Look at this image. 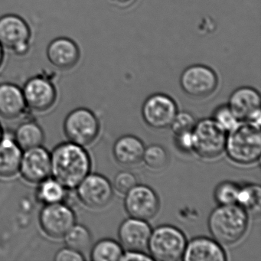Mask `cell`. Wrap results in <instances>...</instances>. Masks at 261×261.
<instances>
[{
    "instance_id": "obj_1",
    "label": "cell",
    "mask_w": 261,
    "mask_h": 261,
    "mask_svg": "<svg viewBox=\"0 0 261 261\" xmlns=\"http://www.w3.org/2000/svg\"><path fill=\"white\" fill-rule=\"evenodd\" d=\"M51 175L68 190L75 189L91 173V158L85 146L70 141L59 143L51 152Z\"/></svg>"
},
{
    "instance_id": "obj_2",
    "label": "cell",
    "mask_w": 261,
    "mask_h": 261,
    "mask_svg": "<svg viewBox=\"0 0 261 261\" xmlns=\"http://www.w3.org/2000/svg\"><path fill=\"white\" fill-rule=\"evenodd\" d=\"M248 224V213L237 204L218 205L207 220L211 234L221 245L230 246L241 241Z\"/></svg>"
},
{
    "instance_id": "obj_3",
    "label": "cell",
    "mask_w": 261,
    "mask_h": 261,
    "mask_svg": "<svg viewBox=\"0 0 261 261\" xmlns=\"http://www.w3.org/2000/svg\"><path fill=\"white\" fill-rule=\"evenodd\" d=\"M224 151L236 164L247 166L259 161L261 155L260 125L240 122L227 132Z\"/></svg>"
},
{
    "instance_id": "obj_4",
    "label": "cell",
    "mask_w": 261,
    "mask_h": 261,
    "mask_svg": "<svg viewBox=\"0 0 261 261\" xmlns=\"http://www.w3.org/2000/svg\"><path fill=\"white\" fill-rule=\"evenodd\" d=\"M187 240L178 227L163 224L152 230L147 249L153 260L177 261L182 259Z\"/></svg>"
},
{
    "instance_id": "obj_5",
    "label": "cell",
    "mask_w": 261,
    "mask_h": 261,
    "mask_svg": "<svg viewBox=\"0 0 261 261\" xmlns=\"http://www.w3.org/2000/svg\"><path fill=\"white\" fill-rule=\"evenodd\" d=\"M33 31L19 15L8 13L0 16V45L15 56H27L32 48Z\"/></svg>"
},
{
    "instance_id": "obj_6",
    "label": "cell",
    "mask_w": 261,
    "mask_h": 261,
    "mask_svg": "<svg viewBox=\"0 0 261 261\" xmlns=\"http://www.w3.org/2000/svg\"><path fill=\"white\" fill-rule=\"evenodd\" d=\"M227 134L212 118L198 120L192 129V152L204 160L217 158L224 152Z\"/></svg>"
},
{
    "instance_id": "obj_7",
    "label": "cell",
    "mask_w": 261,
    "mask_h": 261,
    "mask_svg": "<svg viewBox=\"0 0 261 261\" xmlns=\"http://www.w3.org/2000/svg\"><path fill=\"white\" fill-rule=\"evenodd\" d=\"M64 133L68 141L82 146L92 144L100 134L98 118L92 111L79 108L71 111L65 117Z\"/></svg>"
},
{
    "instance_id": "obj_8",
    "label": "cell",
    "mask_w": 261,
    "mask_h": 261,
    "mask_svg": "<svg viewBox=\"0 0 261 261\" xmlns=\"http://www.w3.org/2000/svg\"><path fill=\"white\" fill-rule=\"evenodd\" d=\"M22 89L27 108L35 112H46L57 101V88L53 77L46 73L30 77Z\"/></svg>"
},
{
    "instance_id": "obj_9",
    "label": "cell",
    "mask_w": 261,
    "mask_h": 261,
    "mask_svg": "<svg viewBox=\"0 0 261 261\" xmlns=\"http://www.w3.org/2000/svg\"><path fill=\"white\" fill-rule=\"evenodd\" d=\"M181 90L193 98H205L212 95L218 86L215 71L204 65H193L181 73L179 80Z\"/></svg>"
},
{
    "instance_id": "obj_10",
    "label": "cell",
    "mask_w": 261,
    "mask_h": 261,
    "mask_svg": "<svg viewBox=\"0 0 261 261\" xmlns=\"http://www.w3.org/2000/svg\"><path fill=\"white\" fill-rule=\"evenodd\" d=\"M75 212L65 202L44 205L39 213L41 229L45 235L53 238H63L76 224Z\"/></svg>"
},
{
    "instance_id": "obj_11",
    "label": "cell",
    "mask_w": 261,
    "mask_h": 261,
    "mask_svg": "<svg viewBox=\"0 0 261 261\" xmlns=\"http://www.w3.org/2000/svg\"><path fill=\"white\" fill-rule=\"evenodd\" d=\"M75 189L79 201L91 209L106 207L114 196L112 183L100 174H88Z\"/></svg>"
},
{
    "instance_id": "obj_12",
    "label": "cell",
    "mask_w": 261,
    "mask_h": 261,
    "mask_svg": "<svg viewBox=\"0 0 261 261\" xmlns=\"http://www.w3.org/2000/svg\"><path fill=\"white\" fill-rule=\"evenodd\" d=\"M178 113L175 100L167 94H152L142 107V117L146 125L155 129L169 127Z\"/></svg>"
},
{
    "instance_id": "obj_13",
    "label": "cell",
    "mask_w": 261,
    "mask_h": 261,
    "mask_svg": "<svg viewBox=\"0 0 261 261\" xmlns=\"http://www.w3.org/2000/svg\"><path fill=\"white\" fill-rule=\"evenodd\" d=\"M160 207L158 195L146 185H136L125 194L124 208L132 218L149 221L158 214Z\"/></svg>"
},
{
    "instance_id": "obj_14",
    "label": "cell",
    "mask_w": 261,
    "mask_h": 261,
    "mask_svg": "<svg viewBox=\"0 0 261 261\" xmlns=\"http://www.w3.org/2000/svg\"><path fill=\"white\" fill-rule=\"evenodd\" d=\"M260 94L250 87H241L230 94L229 108L239 122L260 125Z\"/></svg>"
},
{
    "instance_id": "obj_15",
    "label": "cell",
    "mask_w": 261,
    "mask_h": 261,
    "mask_svg": "<svg viewBox=\"0 0 261 261\" xmlns=\"http://www.w3.org/2000/svg\"><path fill=\"white\" fill-rule=\"evenodd\" d=\"M19 172L27 182L39 184L51 175V152L43 146L24 150Z\"/></svg>"
},
{
    "instance_id": "obj_16",
    "label": "cell",
    "mask_w": 261,
    "mask_h": 261,
    "mask_svg": "<svg viewBox=\"0 0 261 261\" xmlns=\"http://www.w3.org/2000/svg\"><path fill=\"white\" fill-rule=\"evenodd\" d=\"M46 56L49 63L56 69L71 71L80 61L81 49L75 41L71 38L61 36L48 44Z\"/></svg>"
},
{
    "instance_id": "obj_17",
    "label": "cell",
    "mask_w": 261,
    "mask_h": 261,
    "mask_svg": "<svg viewBox=\"0 0 261 261\" xmlns=\"http://www.w3.org/2000/svg\"><path fill=\"white\" fill-rule=\"evenodd\" d=\"M152 228L147 221L132 218L125 219L118 229V238L122 247L126 250L147 249Z\"/></svg>"
},
{
    "instance_id": "obj_18",
    "label": "cell",
    "mask_w": 261,
    "mask_h": 261,
    "mask_svg": "<svg viewBox=\"0 0 261 261\" xmlns=\"http://www.w3.org/2000/svg\"><path fill=\"white\" fill-rule=\"evenodd\" d=\"M227 255L222 245L212 238L197 237L186 244L182 260L224 261Z\"/></svg>"
},
{
    "instance_id": "obj_19",
    "label": "cell",
    "mask_w": 261,
    "mask_h": 261,
    "mask_svg": "<svg viewBox=\"0 0 261 261\" xmlns=\"http://www.w3.org/2000/svg\"><path fill=\"white\" fill-rule=\"evenodd\" d=\"M27 108L22 88L12 82L0 84V116L3 118L14 120Z\"/></svg>"
},
{
    "instance_id": "obj_20",
    "label": "cell",
    "mask_w": 261,
    "mask_h": 261,
    "mask_svg": "<svg viewBox=\"0 0 261 261\" xmlns=\"http://www.w3.org/2000/svg\"><path fill=\"white\" fill-rule=\"evenodd\" d=\"M22 153L13 133L4 132L0 140V177L12 178L19 173Z\"/></svg>"
},
{
    "instance_id": "obj_21",
    "label": "cell",
    "mask_w": 261,
    "mask_h": 261,
    "mask_svg": "<svg viewBox=\"0 0 261 261\" xmlns=\"http://www.w3.org/2000/svg\"><path fill=\"white\" fill-rule=\"evenodd\" d=\"M145 148L144 143L139 137L128 134L116 140L113 146V154L119 164L133 166L142 161Z\"/></svg>"
},
{
    "instance_id": "obj_22",
    "label": "cell",
    "mask_w": 261,
    "mask_h": 261,
    "mask_svg": "<svg viewBox=\"0 0 261 261\" xmlns=\"http://www.w3.org/2000/svg\"><path fill=\"white\" fill-rule=\"evenodd\" d=\"M13 137L22 150L42 146L45 140V132L36 122L28 120L19 124Z\"/></svg>"
},
{
    "instance_id": "obj_23",
    "label": "cell",
    "mask_w": 261,
    "mask_h": 261,
    "mask_svg": "<svg viewBox=\"0 0 261 261\" xmlns=\"http://www.w3.org/2000/svg\"><path fill=\"white\" fill-rule=\"evenodd\" d=\"M36 192V198L40 204H57L65 202L68 195V189L53 176L39 182Z\"/></svg>"
},
{
    "instance_id": "obj_24",
    "label": "cell",
    "mask_w": 261,
    "mask_h": 261,
    "mask_svg": "<svg viewBox=\"0 0 261 261\" xmlns=\"http://www.w3.org/2000/svg\"><path fill=\"white\" fill-rule=\"evenodd\" d=\"M123 248L115 240L103 238L93 244L90 256L93 261H118L123 255Z\"/></svg>"
},
{
    "instance_id": "obj_25",
    "label": "cell",
    "mask_w": 261,
    "mask_h": 261,
    "mask_svg": "<svg viewBox=\"0 0 261 261\" xmlns=\"http://www.w3.org/2000/svg\"><path fill=\"white\" fill-rule=\"evenodd\" d=\"M261 189L259 184L247 183L240 186L237 204L247 213H259L260 211Z\"/></svg>"
},
{
    "instance_id": "obj_26",
    "label": "cell",
    "mask_w": 261,
    "mask_h": 261,
    "mask_svg": "<svg viewBox=\"0 0 261 261\" xmlns=\"http://www.w3.org/2000/svg\"><path fill=\"white\" fill-rule=\"evenodd\" d=\"M63 238L66 246L84 254L91 250L93 245L92 234L89 229L83 224H74Z\"/></svg>"
},
{
    "instance_id": "obj_27",
    "label": "cell",
    "mask_w": 261,
    "mask_h": 261,
    "mask_svg": "<svg viewBox=\"0 0 261 261\" xmlns=\"http://www.w3.org/2000/svg\"><path fill=\"white\" fill-rule=\"evenodd\" d=\"M142 160L149 169L160 170L167 166L169 163V154L161 145H149L145 148Z\"/></svg>"
},
{
    "instance_id": "obj_28",
    "label": "cell",
    "mask_w": 261,
    "mask_h": 261,
    "mask_svg": "<svg viewBox=\"0 0 261 261\" xmlns=\"http://www.w3.org/2000/svg\"><path fill=\"white\" fill-rule=\"evenodd\" d=\"M240 186L231 181L219 183L214 191V198L218 205L237 204Z\"/></svg>"
},
{
    "instance_id": "obj_29",
    "label": "cell",
    "mask_w": 261,
    "mask_h": 261,
    "mask_svg": "<svg viewBox=\"0 0 261 261\" xmlns=\"http://www.w3.org/2000/svg\"><path fill=\"white\" fill-rule=\"evenodd\" d=\"M212 119L227 133L233 129L240 123L227 105L218 106L214 111Z\"/></svg>"
},
{
    "instance_id": "obj_30",
    "label": "cell",
    "mask_w": 261,
    "mask_h": 261,
    "mask_svg": "<svg viewBox=\"0 0 261 261\" xmlns=\"http://www.w3.org/2000/svg\"><path fill=\"white\" fill-rule=\"evenodd\" d=\"M196 122L195 117L191 113L187 111H178L169 127L172 129L174 135L192 132Z\"/></svg>"
},
{
    "instance_id": "obj_31",
    "label": "cell",
    "mask_w": 261,
    "mask_h": 261,
    "mask_svg": "<svg viewBox=\"0 0 261 261\" xmlns=\"http://www.w3.org/2000/svg\"><path fill=\"white\" fill-rule=\"evenodd\" d=\"M137 184L135 174L129 171H121L114 177L112 186L116 192L125 195Z\"/></svg>"
},
{
    "instance_id": "obj_32",
    "label": "cell",
    "mask_w": 261,
    "mask_h": 261,
    "mask_svg": "<svg viewBox=\"0 0 261 261\" xmlns=\"http://www.w3.org/2000/svg\"><path fill=\"white\" fill-rule=\"evenodd\" d=\"M54 259L56 261H84L85 257L84 253L66 246L58 250Z\"/></svg>"
},
{
    "instance_id": "obj_33",
    "label": "cell",
    "mask_w": 261,
    "mask_h": 261,
    "mask_svg": "<svg viewBox=\"0 0 261 261\" xmlns=\"http://www.w3.org/2000/svg\"><path fill=\"white\" fill-rule=\"evenodd\" d=\"M175 145L181 152H189L193 151V138L192 132L183 133L175 135Z\"/></svg>"
},
{
    "instance_id": "obj_34",
    "label": "cell",
    "mask_w": 261,
    "mask_h": 261,
    "mask_svg": "<svg viewBox=\"0 0 261 261\" xmlns=\"http://www.w3.org/2000/svg\"><path fill=\"white\" fill-rule=\"evenodd\" d=\"M120 260L122 261H147L153 260L150 255L146 254L143 250H126L123 251Z\"/></svg>"
},
{
    "instance_id": "obj_35",
    "label": "cell",
    "mask_w": 261,
    "mask_h": 261,
    "mask_svg": "<svg viewBox=\"0 0 261 261\" xmlns=\"http://www.w3.org/2000/svg\"><path fill=\"white\" fill-rule=\"evenodd\" d=\"M6 60V50L0 45V71L4 68Z\"/></svg>"
},
{
    "instance_id": "obj_36",
    "label": "cell",
    "mask_w": 261,
    "mask_h": 261,
    "mask_svg": "<svg viewBox=\"0 0 261 261\" xmlns=\"http://www.w3.org/2000/svg\"><path fill=\"white\" fill-rule=\"evenodd\" d=\"M4 129L3 128L2 125L0 123V140L2 139L3 136H4Z\"/></svg>"
}]
</instances>
